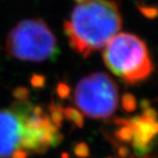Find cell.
<instances>
[{
  "mask_svg": "<svg viewBox=\"0 0 158 158\" xmlns=\"http://www.w3.org/2000/svg\"><path fill=\"white\" fill-rule=\"evenodd\" d=\"M63 29L72 49L84 57L103 49L122 28V16L114 0H75Z\"/></svg>",
  "mask_w": 158,
  "mask_h": 158,
  "instance_id": "1",
  "label": "cell"
},
{
  "mask_svg": "<svg viewBox=\"0 0 158 158\" xmlns=\"http://www.w3.org/2000/svg\"><path fill=\"white\" fill-rule=\"evenodd\" d=\"M104 48L105 65L126 84H138L152 73L153 64L149 49L137 35L117 33Z\"/></svg>",
  "mask_w": 158,
  "mask_h": 158,
  "instance_id": "2",
  "label": "cell"
},
{
  "mask_svg": "<svg viewBox=\"0 0 158 158\" xmlns=\"http://www.w3.org/2000/svg\"><path fill=\"white\" fill-rule=\"evenodd\" d=\"M8 53L22 61L43 62L59 53L57 41L42 19H24L10 30L6 40Z\"/></svg>",
  "mask_w": 158,
  "mask_h": 158,
  "instance_id": "3",
  "label": "cell"
},
{
  "mask_svg": "<svg viewBox=\"0 0 158 158\" xmlns=\"http://www.w3.org/2000/svg\"><path fill=\"white\" fill-rule=\"evenodd\" d=\"M73 99L82 114L93 119L109 118L118 106V87L109 74L94 73L77 83Z\"/></svg>",
  "mask_w": 158,
  "mask_h": 158,
  "instance_id": "4",
  "label": "cell"
},
{
  "mask_svg": "<svg viewBox=\"0 0 158 158\" xmlns=\"http://www.w3.org/2000/svg\"><path fill=\"white\" fill-rule=\"evenodd\" d=\"M18 115L22 126L18 149L43 153L50 147H55L61 142L63 137L59 129L41 107H32L29 111Z\"/></svg>",
  "mask_w": 158,
  "mask_h": 158,
  "instance_id": "5",
  "label": "cell"
},
{
  "mask_svg": "<svg viewBox=\"0 0 158 158\" xmlns=\"http://www.w3.org/2000/svg\"><path fill=\"white\" fill-rule=\"evenodd\" d=\"M21 118L13 110H0V158H10L18 149Z\"/></svg>",
  "mask_w": 158,
  "mask_h": 158,
  "instance_id": "6",
  "label": "cell"
},
{
  "mask_svg": "<svg viewBox=\"0 0 158 158\" xmlns=\"http://www.w3.org/2000/svg\"><path fill=\"white\" fill-rule=\"evenodd\" d=\"M132 129L131 141L137 155H145L151 151L152 142L157 133V121L144 115L135 116L130 120Z\"/></svg>",
  "mask_w": 158,
  "mask_h": 158,
  "instance_id": "7",
  "label": "cell"
},
{
  "mask_svg": "<svg viewBox=\"0 0 158 158\" xmlns=\"http://www.w3.org/2000/svg\"><path fill=\"white\" fill-rule=\"evenodd\" d=\"M114 122L117 126V130L114 132L115 138L122 143H131L132 139V129L130 120L116 119Z\"/></svg>",
  "mask_w": 158,
  "mask_h": 158,
  "instance_id": "8",
  "label": "cell"
},
{
  "mask_svg": "<svg viewBox=\"0 0 158 158\" xmlns=\"http://www.w3.org/2000/svg\"><path fill=\"white\" fill-rule=\"evenodd\" d=\"M63 112H64V118H67L69 121L73 123L76 127L83 128L84 116L80 110L72 107H68V108H63Z\"/></svg>",
  "mask_w": 158,
  "mask_h": 158,
  "instance_id": "9",
  "label": "cell"
},
{
  "mask_svg": "<svg viewBox=\"0 0 158 158\" xmlns=\"http://www.w3.org/2000/svg\"><path fill=\"white\" fill-rule=\"evenodd\" d=\"M49 110H50V119L52 120V122L54 124V125L59 129V127H61L63 120H64V112H63V108L55 105V104H52L49 106Z\"/></svg>",
  "mask_w": 158,
  "mask_h": 158,
  "instance_id": "10",
  "label": "cell"
},
{
  "mask_svg": "<svg viewBox=\"0 0 158 158\" xmlns=\"http://www.w3.org/2000/svg\"><path fill=\"white\" fill-rule=\"evenodd\" d=\"M122 109L127 112H132L137 108L136 98L131 94H125L121 97Z\"/></svg>",
  "mask_w": 158,
  "mask_h": 158,
  "instance_id": "11",
  "label": "cell"
},
{
  "mask_svg": "<svg viewBox=\"0 0 158 158\" xmlns=\"http://www.w3.org/2000/svg\"><path fill=\"white\" fill-rule=\"evenodd\" d=\"M73 152L78 158H87L89 156V148L86 143L80 142L74 146Z\"/></svg>",
  "mask_w": 158,
  "mask_h": 158,
  "instance_id": "12",
  "label": "cell"
},
{
  "mask_svg": "<svg viewBox=\"0 0 158 158\" xmlns=\"http://www.w3.org/2000/svg\"><path fill=\"white\" fill-rule=\"evenodd\" d=\"M13 94L18 101H27L30 96V92L25 87H18L14 91Z\"/></svg>",
  "mask_w": 158,
  "mask_h": 158,
  "instance_id": "13",
  "label": "cell"
},
{
  "mask_svg": "<svg viewBox=\"0 0 158 158\" xmlns=\"http://www.w3.org/2000/svg\"><path fill=\"white\" fill-rule=\"evenodd\" d=\"M56 94H57V95L62 98V99H66L70 96L71 94V88L69 85H67L66 83H59L57 85V87H56Z\"/></svg>",
  "mask_w": 158,
  "mask_h": 158,
  "instance_id": "14",
  "label": "cell"
},
{
  "mask_svg": "<svg viewBox=\"0 0 158 158\" xmlns=\"http://www.w3.org/2000/svg\"><path fill=\"white\" fill-rule=\"evenodd\" d=\"M138 9L141 12V14L150 19H153L156 17L157 15V10L154 7H151V6H138Z\"/></svg>",
  "mask_w": 158,
  "mask_h": 158,
  "instance_id": "15",
  "label": "cell"
},
{
  "mask_svg": "<svg viewBox=\"0 0 158 158\" xmlns=\"http://www.w3.org/2000/svg\"><path fill=\"white\" fill-rule=\"evenodd\" d=\"M46 83V78L41 74H33L31 77V84L33 88H43Z\"/></svg>",
  "mask_w": 158,
  "mask_h": 158,
  "instance_id": "16",
  "label": "cell"
},
{
  "mask_svg": "<svg viewBox=\"0 0 158 158\" xmlns=\"http://www.w3.org/2000/svg\"><path fill=\"white\" fill-rule=\"evenodd\" d=\"M12 158H27L28 157V152L22 150V149H16L12 156H10Z\"/></svg>",
  "mask_w": 158,
  "mask_h": 158,
  "instance_id": "17",
  "label": "cell"
},
{
  "mask_svg": "<svg viewBox=\"0 0 158 158\" xmlns=\"http://www.w3.org/2000/svg\"><path fill=\"white\" fill-rule=\"evenodd\" d=\"M117 153L120 158H127L130 154V151L128 148H126V147H119Z\"/></svg>",
  "mask_w": 158,
  "mask_h": 158,
  "instance_id": "18",
  "label": "cell"
},
{
  "mask_svg": "<svg viewBox=\"0 0 158 158\" xmlns=\"http://www.w3.org/2000/svg\"><path fill=\"white\" fill-rule=\"evenodd\" d=\"M62 158H70V156H69V154L68 153H66V152H63L62 153V156H61Z\"/></svg>",
  "mask_w": 158,
  "mask_h": 158,
  "instance_id": "19",
  "label": "cell"
},
{
  "mask_svg": "<svg viewBox=\"0 0 158 158\" xmlns=\"http://www.w3.org/2000/svg\"><path fill=\"white\" fill-rule=\"evenodd\" d=\"M108 158H116V157H108Z\"/></svg>",
  "mask_w": 158,
  "mask_h": 158,
  "instance_id": "20",
  "label": "cell"
}]
</instances>
